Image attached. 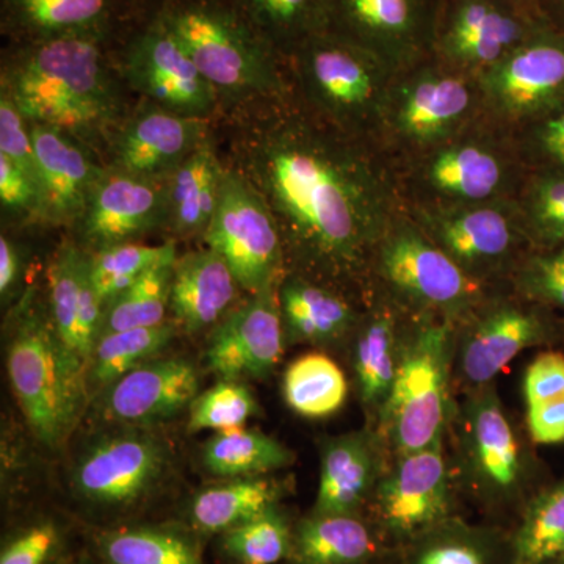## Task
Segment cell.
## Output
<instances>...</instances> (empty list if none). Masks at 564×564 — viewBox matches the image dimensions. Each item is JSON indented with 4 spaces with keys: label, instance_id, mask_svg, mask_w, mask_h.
Listing matches in <instances>:
<instances>
[{
    "label": "cell",
    "instance_id": "obj_12",
    "mask_svg": "<svg viewBox=\"0 0 564 564\" xmlns=\"http://www.w3.org/2000/svg\"><path fill=\"white\" fill-rule=\"evenodd\" d=\"M404 212L464 273L484 284H507L530 250L516 199Z\"/></svg>",
    "mask_w": 564,
    "mask_h": 564
},
{
    "label": "cell",
    "instance_id": "obj_27",
    "mask_svg": "<svg viewBox=\"0 0 564 564\" xmlns=\"http://www.w3.org/2000/svg\"><path fill=\"white\" fill-rule=\"evenodd\" d=\"M47 292L55 332L88 366L106 313L93 284L88 252L74 243L63 245L47 269Z\"/></svg>",
    "mask_w": 564,
    "mask_h": 564
},
{
    "label": "cell",
    "instance_id": "obj_10",
    "mask_svg": "<svg viewBox=\"0 0 564 564\" xmlns=\"http://www.w3.org/2000/svg\"><path fill=\"white\" fill-rule=\"evenodd\" d=\"M7 369L32 432L50 447L65 443L87 402V364L63 344L51 318L32 311L18 323Z\"/></svg>",
    "mask_w": 564,
    "mask_h": 564
},
{
    "label": "cell",
    "instance_id": "obj_31",
    "mask_svg": "<svg viewBox=\"0 0 564 564\" xmlns=\"http://www.w3.org/2000/svg\"><path fill=\"white\" fill-rule=\"evenodd\" d=\"M225 161L214 135L196 148L169 177V223L166 228L180 237H204L220 199Z\"/></svg>",
    "mask_w": 564,
    "mask_h": 564
},
{
    "label": "cell",
    "instance_id": "obj_32",
    "mask_svg": "<svg viewBox=\"0 0 564 564\" xmlns=\"http://www.w3.org/2000/svg\"><path fill=\"white\" fill-rule=\"evenodd\" d=\"M281 485L270 478H234L210 486L193 499V524L204 532H228L274 507Z\"/></svg>",
    "mask_w": 564,
    "mask_h": 564
},
{
    "label": "cell",
    "instance_id": "obj_5",
    "mask_svg": "<svg viewBox=\"0 0 564 564\" xmlns=\"http://www.w3.org/2000/svg\"><path fill=\"white\" fill-rule=\"evenodd\" d=\"M293 95L326 124L380 147L395 70L372 52L328 31L302 41L285 58Z\"/></svg>",
    "mask_w": 564,
    "mask_h": 564
},
{
    "label": "cell",
    "instance_id": "obj_33",
    "mask_svg": "<svg viewBox=\"0 0 564 564\" xmlns=\"http://www.w3.org/2000/svg\"><path fill=\"white\" fill-rule=\"evenodd\" d=\"M203 462L212 474L243 478L285 469L295 455L269 434L237 426L212 437L204 447Z\"/></svg>",
    "mask_w": 564,
    "mask_h": 564
},
{
    "label": "cell",
    "instance_id": "obj_49",
    "mask_svg": "<svg viewBox=\"0 0 564 564\" xmlns=\"http://www.w3.org/2000/svg\"><path fill=\"white\" fill-rule=\"evenodd\" d=\"M0 154L17 163L39 185L31 126L13 101L0 91ZM40 188V185H39Z\"/></svg>",
    "mask_w": 564,
    "mask_h": 564
},
{
    "label": "cell",
    "instance_id": "obj_51",
    "mask_svg": "<svg viewBox=\"0 0 564 564\" xmlns=\"http://www.w3.org/2000/svg\"><path fill=\"white\" fill-rule=\"evenodd\" d=\"M58 543V532L50 522L33 525L3 549L0 564H44Z\"/></svg>",
    "mask_w": 564,
    "mask_h": 564
},
{
    "label": "cell",
    "instance_id": "obj_20",
    "mask_svg": "<svg viewBox=\"0 0 564 564\" xmlns=\"http://www.w3.org/2000/svg\"><path fill=\"white\" fill-rule=\"evenodd\" d=\"M169 177L137 176L107 165L74 226L84 251L137 242L144 234L166 228Z\"/></svg>",
    "mask_w": 564,
    "mask_h": 564
},
{
    "label": "cell",
    "instance_id": "obj_1",
    "mask_svg": "<svg viewBox=\"0 0 564 564\" xmlns=\"http://www.w3.org/2000/svg\"><path fill=\"white\" fill-rule=\"evenodd\" d=\"M226 163L272 210L288 272L366 303L375 248L404 209L391 159L296 96L229 115Z\"/></svg>",
    "mask_w": 564,
    "mask_h": 564
},
{
    "label": "cell",
    "instance_id": "obj_54",
    "mask_svg": "<svg viewBox=\"0 0 564 564\" xmlns=\"http://www.w3.org/2000/svg\"><path fill=\"white\" fill-rule=\"evenodd\" d=\"M543 564H564V556H560V558L555 560H549V562H545Z\"/></svg>",
    "mask_w": 564,
    "mask_h": 564
},
{
    "label": "cell",
    "instance_id": "obj_7",
    "mask_svg": "<svg viewBox=\"0 0 564 564\" xmlns=\"http://www.w3.org/2000/svg\"><path fill=\"white\" fill-rule=\"evenodd\" d=\"M454 336V323L411 318L391 395L373 426L389 459L432 447L447 437L456 403Z\"/></svg>",
    "mask_w": 564,
    "mask_h": 564
},
{
    "label": "cell",
    "instance_id": "obj_2",
    "mask_svg": "<svg viewBox=\"0 0 564 564\" xmlns=\"http://www.w3.org/2000/svg\"><path fill=\"white\" fill-rule=\"evenodd\" d=\"M121 43L99 36L9 43L0 91L29 124L52 126L96 154L99 148L109 152L129 115L118 87L124 80L118 62Z\"/></svg>",
    "mask_w": 564,
    "mask_h": 564
},
{
    "label": "cell",
    "instance_id": "obj_52",
    "mask_svg": "<svg viewBox=\"0 0 564 564\" xmlns=\"http://www.w3.org/2000/svg\"><path fill=\"white\" fill-rule=\"evenodd\" d=\"M22 272V256L20 247L13 243L6 234L0 237V293L2 299L13 292Z\"/></svg>",
    "mask_w": 564,
    "mask_h": 564
},
{
    "label": "cell",
    "instance_id": "obj_26",
    "mask_svg": "<svg viewBox=\"0 0 564 564\" xmlns=\"http://www.w3.org/2000/svg\"><path fill=\"white\" fill-rule=\"evenodd\" d=\"M198 389L193 364L181 358L151 359L106 388L104 415L129 425H150L191 406Z\"/></svg>",
    "mask_w": 564,
    "mask_h": 564
},
{
    "label": "cell",
    "instance_id": "obj_44",
    "mask_svg": "<svg viewBox=\"0 0 564 564\" xmlns=\"http://www.w3.org/2000/svg\"><path fill=\"white\" fill-rule=\"evenodd\" d=\"M226 552L243 564H274L292 549L291 529L276 507L225 532Z\"/></svg>",
    "mask_w": 564,
    "mask_h": 564
},
{
    "label": "cell",
    "instance_id": "obj_53",
    "mask_svg": "<svg viewBox=\"0 0 564 564\" xmlns=\"http://www.w3.org/2000/svg\"><path fill=\"white\" fill-rule=\"evenodd\" d=\"M540 6L549 22L564 35V0H540Z\"/></svg>",
    "mask_w": 564,
    "mask_h": 564
},
{
    "label": "cell",
    "instance_id": "obj_36",
    "mask_svg": "<svg viewBox=\"0 0 564 564\" xmlns=\"http://www.w3.org/2000/svg\"><path fill=\"white\" fill-rule=\"evenodd\" d=\"M525 429L536 445L564 443V352H540L524 375Z\"/></svg>",
    "mask_w": 564,
    "mask_h": 564
},
{
    "label": "cell",
    "instance_id": "obj_29",
    "mask_svg": "<svg viewBox=\"0 0 564 564\" xmlns=\"http://www.w3.org/2000/svg\"><path fill=\"white\" fill-rule=\"evenodd\" d=\"M389 462L372 429L332 437L322 448L315 514H355L372 500Z\"/></svg>",
    "mask_w": 564,
    "mask_h": 564
},
{
    "label": "cell",
    "instance_id": "obj_22",
    "mask_svg": "<svg viewBox=\"0 0 564 564\" xmlns=\"http://www.w3.org/2000/svg\"><path fill=\"white\" fill-rule=\"evenodd\" d=\"M166 467V448L148 433L102 437L77 463L74 486L102 505H128L154 488Z\"/></svg>",
    "mask_w": 564,
    "mask_h": 564
},
{
    "label": "cell",
    "instance_id": "obj_34",
    "mask_svg": "<svg viewBox=\"0 0 564 564\" xmlns=\"http://www.w3.org/2000/svg\"><path fill=\"white\" fill-rule=\"evenodd\" d=\"M373 554L372 533L355 514H315L296 530L302 564H361Z\"/></svg>",
    "mask_w": 564,
    "mask_h": 564
},
{
    "label": "cell",
    "instance_id": "obj_23",
    "mask_svg": "<svg viewBox=\"0 0 564 564\" xmlns=\"http://www.w3.org/2000/svg\"><path fill=\"white\" fill-rule=\"evenodd\" d=\"M280 285L250 295L212 333L206 358L223 380L262 378L273 372L284 352Z\"/></svg>",
    "mask_w": 564,
    "mask_h": 564
},
{
    "label": "cell",
    "instance_id": "obj_46",
    "mask_svg": "<svg viewBox=\"0 0 564 564\" xmlns=\"http://www.w3.org/2000/svg\"><path fill=\"white\" fill-rule=\"evenodd\" d=\"M254 414L256 400L250 389L240 381L221 380L193 400L188 426L193 432H223L243 426Z\"/></svg>",
    "mask_w": 564,
    "mask_h": 564
},
{
    "label": "cell",
    "instance_id": "obj_15",
    "mask_svg": "<svg viewBox=\"0 0 564 564\" xmlns=\"http://www.w3.org/2000/svg\"><path fill=\"white\" fill-rule=\"evenodd\" d=\"M484 120L513 133L564 106V35L554 25L478 77Z\"/></svg>",
    "mask_w": 564,
    "mask_h": 564
},
{
    "label": "cell",
    "instance_id": "obj_43",
    "mask_svg": "<svg viewBox=\"0 0 564 564\" xmlns=\"http://www.w3.org/2000/svg\"><path fill=\"white\" fill-rule=\"evenodd\" d=\"M101 549L110 564H199L187 541L158 530L110 533L104 536Z\"/></svg>",
    "mask_w": 564,
    "mask_h": 564
},
{
    "label": "cell",
    "instance_id": "obj_35",
    "mask_svg": "<svg viewBox=\"0 0 564 564\" xmlns=\"http://www.w3.org/2000/svg\"><path fill=\"white\" fill-rule=\"evenodd\" d=\"M348 380L339 364L325 352H307L288 367L282 381L285 403L296 414L323 419L347 402Z\"/></svg>",
    "mask_w": 564,
    "mask_h": 564
},
{
    "label": "cell",
    "instance_id": "obj_28",
    "mask_svg": "<svg viewBox=\"0 0 564 564\" xmlns=\"http://www.w3.org/2000/svg\"><path fill=\"white\" fill-rule=\"evenodd\" d=\"M364 304L332 285L288 272L280 284L285 343L314 347L350 344Z\"/></svg>",
    "mask_w": 564,
    "mask_h": 564
},
{
    "label": "cell",
    "instance_id": "obj_45",
    "mask_svg": "<svg viewBox=\"0 0 564 564\" xmlns=\"http://www.w3.org/2000/svg\"><path fill=\"white\" fill-rule=\"evenodd\" d=\"M507 285L518 295L551 307L564 317V242L551 248H530Z\"/></svg>",
    "mask_w": 564,
    "mask_h": 564
},
{
    "label": "cell",
    "instance_id": "obj_6",
    "mask_svg": "<svg viewBox=\"0 0 564 564\" xmlns=\"http://www.w3.org/2000/svg\"><path fill=\"white\" fill-rule=\"evenodd\" d=\"M393 166L404 207H462L516 199L527 176L510 133L484 118Z\"/></svg>",
    "mask_w": 564,
    "mask_h": 564
},
{
    "label": "cell",
    "instance_id": "obj_41",
    "mask_svg": "<svg viewBox=\"0 0 564 564\" xmlns=\"http://www.w3.org/2000/svg\"><path fill=\"white\" fill-rule=\"evenodd\" d=\"M176 261L154 267L150 272L144 273L132 288L107 304L101 336L126 332V329L151 328V326L169 322L166 314L170 311Z\"/></svg>",
    "mask_w": 564,
    "mask_h": 564
},
{
    "label": "cell",
    "instance_id": "obj_39",
    "mask_svg": "<svg viewBox=\"0 0 564 564\" xmlns=\"http://www.w3.org/2000/svg\"><path fill=\"white\" fill-rule=\"evenodd\" d=\"M511 564H543L564 556V478L544 486L524 507Z\"/></svg>",
    "mask_w": 564,
    "mask_h": 564
},
{
    "label": "cell",
    "instance_id": "obj_38",
    "mask_svg": "<svg viewBox=\"0 0 564 564\" xmlns=\"http://www.w3.org/2000/svg\"><path fill=\"white\" fill-rule=\"evenodd\" d=\"M176 326L165 322L151 328L104 334L96 343L87 366L88 388L106 389L135 367L155 358L172 343Z\"/></svg>",
    "mask_w": 564,
    "mask_h": 564
},
{
    "label": "cell",
    "instance_id": "obj_47",
    "mask_svg": "<svg viewBox=\"0 0 564 564\" xmlns=\"http://www.w3.org/2000/svg\"><path fill=\"white\" fill-rule=\"evenodd\" d=\"M510 137L527 172L564 174V106Z\"/></svg>",
    "mask_w": 564,
    "mask_h": 564
},
{
    "label": "cell",
    "instance_id": "obj_25",
    "mask_svg": "<svg viewBox=\"0 0 564 564\" xmlns=\"http://www.w3.org/2000/svg\"><path fill=\"white\" fill-rule=\"evenodd\" d=\"M413 315L388 296L370 291L350 340L352 377L367 429L377 425L402 359L404 334Z\"/></svg>",
    "mask_w": 564,
    "mask_h": 564
},
{
    "label": "cell",
    "instance_id": "obj_4",
    "mask_svg": "<svg viewBox=\"0 0 564 564\" xmlns=\"http://www.w3.org/2000/svg\"><path fill=\"white\" fill-rule=\"evenodd\" d=\"M447 440L456 486L481 502L527 505L544 488L536 444L505 410L496 384L462 393V400L456 397Z\"/></svg>",
    "mask_w": 564,
    "mask_h": 564
},
{
    "label": "cell",
    "instance_id": "obj_24",
    "mask_svg": "<svg viewBox=\"0 0 564 564\" xmlns=\"http://www.w3.org/2000/svg\"><path fill=\"white\" fill-rule=\"evenodd\" d=\"M41 196V225L76 226L107 163L61 129L29 124Z\"/></svg>",
    "mask_w": 564,
    "mask_h": 564
},
{
    "label": "cell",
    "instance_id": "obj_30",
    "mask_svg": "<svg viewBox=\"0 0 564 564\" xmlns=\"http://www.w3.org/2000/svg\"><path fill=\"white\" fill-rule=\"evenodd\" d=\"M231 267L218 252H187L174 263L170 311L185 332L199 333L226 317L240 291Z\"/></svg>",
    "mask_w": 564,
    "mask_h": 564
},
{
    "label": "cell",
    "instance_id": "obj_3",
    "mask_svg": "<svg viewBox=\"0 0 564 564\" xmlns=\"http://www.w3.org/2000/svg\"><path fill=\"white\" fill-rule=\"evenodd\" d=\"M154 13L210 82L226 117L292 95L284 58L232 0H155Z\"/></svg>",
    "mask_w": 564,
    "mask_h": 564
},
{
    "label": "cell",
    "instance_id": "obj_8",
    "mask_svg": "<svg viewBox=\"0 0 564 564\" xmlns=\"http://www.w3.org/2000/svg\"><path fill=\"white\" fill-rule=\"evenodd\" d=\"M497 288L464 273L404 209L386 229L370 265V291L383 293L413 317L455 326Z\"/></svg>",
    "mask_w": 564,
    "mask_h": 564
},
{
    "label": "cell",
    "instance_id": "obj_50",
    "mask_svg": "<svg viewBox=\"0 0 564 564\" xmlns=\"http://www.w3.org/2000/svg\"><path fill=\"white\" fill-rule=\"evenodd\" d=\"M0 204L13 217L41 223V196L36 182L17 163L0 154Z\"/></svg>",
    "mask_w": 564,
    "mask_h": 564
},
{
    "label": "cell",
    "instance_id": "obj_37",
    "mask_svg": "<svg viewBox=\"0 0 564 564\" xmlns=\"http://www.w3.org/2000/svg\"><path fill=\"white\" fill-rule=\"evenodd\" d=\"M232 2L284 61L307 36L325 29L326 0H232Z\"/></svg>",
    "mask_w": 564,
    "mask_h": 564
},
{
    "label": "cell",
    "instance_id": "obj_21",
    "mask_svg": "<svg viewBox=\"0 0 564 564\" xmlns=\"http://www.w3.org/2000/svg\"><path fill=\"white\" fill-rule=\"evenodd\" d=\"M210 133V120L143 101L115 133L107 165L137 176L169 177Z\"/></svg>",
    "mask_w": 564,
    "mask_h": 564
},
{
    "label": "cell",
    "instance_id": "obj_19",
    "mask_svg": "<svg viewBox=\"0 0 564 564\" xmlns=\"http://www.w3.org/2000/svg\"><path fill=\"white\" fill-rule=\"evenodd\" d=\"M155 0H2L0 28L9 43L99 36L121 43L154 11Z\"/></svg>",
    "mask_w": 564,
    "mask_h": 564
},
{
    "label": "cell",
    "instance_id": "obj_18",
    "mask_svg": "<svg viewBox=\"0 0 564 564\" xmlns=\"http://www.w3.org/2000/svg\"><path fill=\"white\" fill-rule=\"evenodd\" d=\"M456 488L447 440L392 458L372 502L380 524L397 538H415L451 518Z\"/></svg>",
    "mask_w": 564,
    "mask_h": 564
},
{
    "label": "cell",
    "instance_id": "obj_55",
    "mask_svg": "<svg viewBox=\"0 0 564 564\" xmlns=\"http://www.w3.org/2000/svg\"><path fill=\"white\" fill-rule=\"evenodd\" d=\"M524 2L536 3V6H540V0H524Z\"/></svg>",
    "mask_w": 564,
    "mask_h": 564
},
{
    "label": "cell",
    "instance_id": "obj_14",
    "mask_svg": "<svg viewBox=\"0 0 564 564\" xmlns=\"http://www.w3.org/2000/svg\"><path fill=\"white\" fill-rule=\"evenodd\" d=\"M549 25L524 0H445L432 57L478 79Z\"/></svg>",
    "mask_w": 564,
    "mask_h": 564
},
{
    "label": "cell",
    "instance_id": "obj_42",
    "mask_svg": "<svg viewBox=\"0 0 564 564\" xmlns=\"http://www.w3.org/2000/svg\"><path fill=\"white\" fill-rule=\"evenodd\" d=\"M516 204L530 248L564 242V174L527 172Z\"/></svg>",
    "mask_w": 564,
    "mask_h": 564
},
{
    "label": "cell",
    "instance_id": "obj_40",
    "mask_svg": "<svg viewBox=\"0 0 564 564\" xmlns=\"http://www.w3.org/2000/svg\"><path fill=\"white\" fill-rule=\"evenodd\" d=\"M90 256L93 284L104 306L132 288L144 273L165 262L177 259L176 240L162 245L129 242L104 248Z\"/></svg>",
    "mask_w": 564,
    "mask_h": 564
},
{
    "label": "cell",
    "instance_id": "obj_11",
    "mask_svg": "<svg viewBox=\"0 0 564 564\" xmlns=\"http://www.w3.org/2000/svg\"><path fill=\"white\" fill-rule=\"evenodd\" d=\"M563 343L562 314L500 285L455 326V395L492 384L522 351L551 350Z\"/></svg>",
    "mask_w": 564,
    "mask_h": 564
},
{
    "label": "cell",
    "instance_id": "obj_16",
    "mask_svg": "<svg viewBox=\"0 0 564 564\" xmlns=\"http://www.w3.org/2000/svg\"><path fill=\"white\" fill-rule=\"evenodd\" d=\"M118 62L122 79L144 101L204 120H212L221 111L220 98L210 82L154 11L122 41Z\"/></svg>",
    "mask_w": 564,
    "mask_h": 564
},
{
    "label": "cell",
    "instance_id": "obj_48",
    "mask_svg": "<svg viewBox=\"0 0 564 564\" xmlns=\"http://www.w3.org/2000/svg\"><path fill=\"white\" fill-rule=\"evenodd\" d=\"M452 527L447 519L443 524L419 534L425 541L414 552L413 564L491 563L488 547L480 538Z\"/></svg>",
    "mask_w": 564,
    "mask_h": 564
},
{
    "label": "cell",
    "instance_id": "obj_17",
    "mask_svg": "<svg viewBox=\"0 0 564 564\" xmlns=\"http://www.w3.org/2000/svg\"><path fill=\"white\" fill-rule=\"evenodd\" d=\"M445 0H326L325 29L393 70L432 57Z\"/></svg>",
    "mask_w": 564,
    "mask_h": 564
},
{
    "label": "cell",
    "instance_id": "obj_13",
    "mask_svg": "<svg viewBox=\"0 0 564 564\" xmlns=\"http://www.w3.org/2000/svg\"><path fill=\"white\" fill-rule=\"evenodd\" d=\"M203 240L228 262L248 295L280 285L288 273L272 210L261 193L226 162L220 199Z\"/></svg>",
    "mask_w": 564,
    "mask_h": 564
},
{
    "label": "cell",
    "instance_id": "obj_9",
    "mask_svg": "<svg viewBox=\"0 0 564 564\" xmlns=\"http://www.w3.org/2000/svg\"><path fill=\"white\" fill-rule=\"evenodd\" d=\"M481 118L484 98L477 77L429 57L393 74L380 148L395 165L451 140Z\"/></svg>",
    "mask_w": 564,
    "mask_h": 564
}]
</instances>
